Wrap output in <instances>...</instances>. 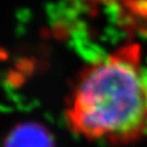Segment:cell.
<instances>
[{
    "label": "cell",
    "mask_w": 147,
    "mask_h": 147,
    "mask_svg": "<svg viewBox=\"0 0 147 147\" xmlns=\"http://www.w3.org/2000/svg\"><path fill=\"white\" fill-rule=\"evenodd\" d=\"M72 131L89 141L125 144L147 133V61L137 44L94 60L67 108Z\"/></svg>",
    "instance_id": "cell-1"
},
{
    "label": "cell",
    "mask_w": 147,
    "mask_h": 147,
    "mask_svg": "<svg viewBox=\"0 0 147 147\" xmlns=\"http://www.w3.org/2000/svg\"><path fill=\"white\" fill-rule=\"evenodd\" d=\"M10 147H51L47 134L40 129H26L14 134Z\"/></svg>",
    "instance_id": "cell-2"
}]
</instances>
